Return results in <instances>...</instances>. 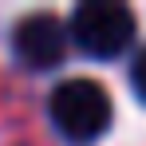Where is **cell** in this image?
<instances>
[{
  "mask_svg": "<svg viewBox=\"0 0 146 146\" xmlns=\"http://www.w3.org/2000/svg\"><path fill=\"white\" fill-rule=\"evenodd\" d=\"M48 115L67 142H95L111 126V95L95 79H67L48 99Z\"/></svg>",
  "mask_w": 146,
  "mask_h": 146,
  "instance_id": "1",
  "label": "cell"
},
{
  "mask_svg": "<svg viewBox=\"0 0 146 146\" xmlns=\"http://www.w3.org/2000/svg\"><path fill=\"white\" fill-rule=\"evenodd\" d=\"M71 44L91 59H115L134 44V12L119 0H87L71 12Z\"/></svg>",
  "mask_w": 146,
  "mask_h": 146,
  "instance_id": "2",
  "label": "cell"
},
{
  "mask_svg": "<svg viewBox=\"0 0 146 146\" xmlns=\"http://www.w3.org/2000/svg\"><path fill=\"white\" fill-rule=\"evenodd\" d=\"M67 40H71V32L59 24L55 16L36 12V16H28V20L16 24L12 48H16V55H20L24 67H32V71H51V67L63 63V55H67Z\"/></svg>",
  "mask_w": 146,
  "mask_h": 146,
  "instance_id": "3",
  "label": "cell"
},
{
  "mask_svg": "<svg viewBox=\"0 0 146 146\" xmlns=\"http://www.w3.org/2000/svg\"><path fill=\"white\" fill-rule=\"evenodd\" d=\"M130 87H134V95L146 103V48L138 51V59L130 63Z\"/></svg>",
  "mask_w": 146,
  "mask_h": 146,
  "instance_id": "4",
  "label": "cell"
}]
</instances>
